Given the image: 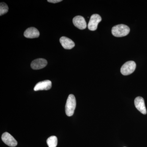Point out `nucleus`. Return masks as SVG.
<instances>
[{"instance_id":"nucleus-1","label":"nucleus","mask_w":147,"mask_h":147,"mask_svg":"<svg viewBox=\"0 0 147 147\" xmlns=\"http://www.w3.org/2000/svg\"><path fill=\"white\" fill-rule=\"evenodd\" d=\"M130 29L126 25L120 24L115 26L112 28V34L117 37L126 36L129 33Z\"/></svg>"},{"instance_id":"nucleus-2","label":"nucleus","mask_w":147,"mask_h":147,"mask_svg":"<svg viewBox=\"0 0 147 147\" xmlns=\"http://www.w3.org/2000/svg\"><path fill=\"white\" fill-rule=\"evenodd\" d=\"M76 107V100L75 96L73 94L69 95L67 100L65 107L67 115L68 117L73 115Z\"/></svg>"},{"instance_id":"nucleus-3","label":"nucleus","mask_w":147,"mask_h":147,"mask_svg":"<svg viewBox=\"0 0 147 147\" xmlns=\"http://www.w3.org/2000/svg\"><path fill=\"white\" fill-rule=\"evenodd\" d=\"M136 67V64L134 61H129L124 64L121 68L123 75H128L133 73Z\"/></svg>"},{"instance_id":"nucleus-4","label":"nucleus","mask_w":147,"mask_h":147,"mask_svg":"<svg viewBox=\"0 0 147 147\" xmlns=\"http://www.w3.org/2000/svg\"><path fill=\"white\" fill-rule=\"evenodd\" d=\"M102 18L100 15L94 14L91 16L88 24V28L91 31H95L97 29L98 25L101 21Z\"/></svg>"},{"instance_id":"nucleus-5","label":"nucleus","mask_w":147,"mask_h":147,"mask_svg":"<svg viewBox=\"0 0 147 147\" xmlns=\"http://www.w3.org/2000/svg\"><path fill=\"white\" fill-rule=\"evenodd\" d=\"M2 140L3 142L10 147H15L17 146V142L16 139L8 132H5L2 135Z\"/></svg>"},{"instance_id":"nucleus-6","label":"nucleus","mask_w":147,"mask_h":147,"mask_svg":"<svg viewBox=\"0 0 147 147\" xmlns=\"http://www.w3.org/2000/svg\"><path fill=\"white\" fill-rule=\"evenodd\" d=\"M134 105L135 107L144 115L147 114V110L145 106L144 100V98L141 96H138L134 100Z\"/></svg>"},{"instance_id":"nucleus-7","label":"nucleus","mask_w":147,"mask_h":147,"mask_svg":"<svg viewBox=\"0 0 147 147\" xmlns=\"http://www.w3.org/2000/svg\"><path fill=\"white\" fill-rule=\"evenodd\" d=\"M73 23L75 27L80 30H84L87 27L86 20L82 16H77L74 17L73 19Z\"/></svg>"},{"instance_id":"nucleus-8","label":"nucleus","mask_w":147,"mask_h":147,"mask_svg":"<svg viewBox=\"0 0 147 147\" xmlns=\"http://www.w3.org/2000/svg\"><path fill=\"white\" fill-rule=\"evenodd\" d=\"M47 64V62L46 60L40 58L32 61L31 64V67L33 69H39L44 68Z\"/></svg>"},{"instance_id":"nucleus-9","label":"nucleus","mask_w":147,"mask_h":147,"mask_svg":"<svg viewBox=\"0 0 147 147\" xmlns=\"http://www.w3.org/2000/svg\"><path fill=\"white\" fill-rule=\"evenodd\" d=\"M52 88V82L50 80H45L37 83L35 86L34 90L35 91L43 90H49Z\"/></svg>"},{"instance_id":"nucleus-10","label":"nucleus","mask_w":147,"mask_h":147,"mask_svg":"<svg viewBox=\"0 0 147 147\" xmlns=\"http://www.w3.org/2000/svg\"><path fill=\"white\" fill-rule=\"evenodd\" d=\"M40 33L37 29L34 27L28 28L24 32V36L27 38H34L38 37Z\"/></svg>"},{"instance_id":"nucleus-11","label":"nucleus","mask_w":147,"mask_h":147,"mask_svg":"<svg viewBox=\"0 0 147 147\" xmlns=\"http://www.w3.org/2000/svg\"><path fill=\"white\" fill-rule=\"evenodd\" d=\"M60 42L64 49L70 50L75 46L74 42L65 36L61 37L60 39Z\"/></svg>"},{"instance_id":"nucleus-12","label":"nucleus","mask_w":147,"mask_h":147,"mask_svg":"<svg viewBox=\"0 0 147 147\" xmlns=\"http://www.w3.org/2000/svg\"><path fill=\"white\" fill-rule=\"evenodd\" d=\"M47 144L49 147H56L58 144V139L55 136H51L47 140Z\"/></svg>"},{"instance_id":"nucleus-13","label":"nucleus","mask_w":147,"mask_h":147,"mask_svg":"<svg viewBox=\"0 0 147 147\" xmlns=\"http://www.w3.org/2000/svg\"><path fill=\"white\" fill-rule=\"evenodd\" d=\"M8 6L4 3H1L0 4V16L3 15L8 12Z\"/></svg>"},{"instance_id":"nucleus-14","label":"nucleus","mask_w":147,"mask_h":147,"mask_svg":"<svg viewBox=\"0 0 147 147\" xmlns=\"http://www.w3.org/2000/svg\"><path fill=\"white\" fill-rule=\"evenodd\" d=\"M61 0H48L47 2L51 3H57L60 2L62 1Z\"/></svg>"}]
</instances>
